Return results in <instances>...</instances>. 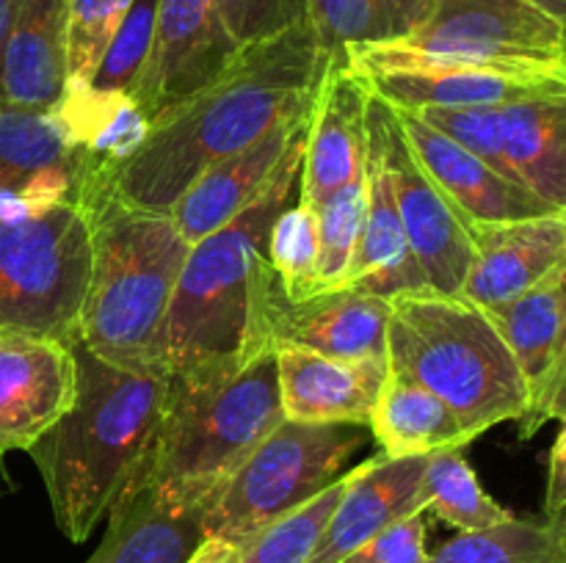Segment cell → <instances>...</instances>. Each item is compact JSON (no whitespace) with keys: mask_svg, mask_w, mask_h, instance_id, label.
Instances as JSON below:
<instances>
[{"mask_svg":"<svg viewBox=\"0 0 566 563\" xmlns=\"http://www.w3.org/2000/svg\"><path fill=\"white\" fill-rule=\"evenodd\" d=\"M423 511L459 533L495 528L514 517L486 495L462 447H440L426 456Z\"/></svg>","mask_w":566,"mask_h":563,"instance_id":"cell-30","label":"cell"},{"mask_svg":"<svg viewBox=\"0 0 566 563\" xmlns=\"http://www.w3.org/2000/svg\"><path fill=\"white\" fill-rule=\"evenodd\" d=\"M243 552H247V544H238V541L227 539H202V544L191 552L186 563H241Z\"/></svg>","mask_w":566,"mask_h":563,"instance_id":"cell-39","label":"cell"},{"mask_svg":"<svg viewBox=\"0 0 566 563\" xmlns=\"http://www.w3.org/2000/svg\"><path fill=\"white\" fill-rule=\"evenodd\" d=\"M368 132L381 149L403 235L423 270L426 285L442 296H462L473 259L468 224L415 158L396 110L374 94L368 103Z\"/></svg>","mask_w":566,"mask_h":563,"instance_id":"cell-11","label":"cell"},{"mask_svg":"<svg viewBox=\"0 0 566 563\" xmlns=\"http://www.w3.org/2000/svg\"><path fill=\"white\" fill-rule=\"evenodd\" d=\"M365 215V174L363 180L340 188L315 208L318 232V293L343 290L348 265L357 248Z\"/></svg>","mask_w":566,"mask_h":563,"instance_id":"cell-33","label":"cell"},{"mask_svg":"<svg viewBox=\"0 0 566 563\" xmlns=\"http://www.w3.org/2000/svg\"><path fill=\"white\" fill-rule=\"evenodd\" d=\"M133 0H66V86H86Z\"/></svg>","mask_w":566,"mask_h":563,"instance_id":"cell-34","label":"cell"},{"mask_svg":"<svg viewBox=\"0 0 566 563\" xmlns=\"http://www.w3.org/2000/svg\"><path fill=\"white\" fill-rule=\"evenodd\" d=\"M473 243L462 298L501 307L566 270V213L520 221H468Z\"/></svg>","mask_w":566,"mask_h":563,"instance_id":"cell-14","label":"cell"},{"mask_svg":"<svg viewBox=\"0 0 566 563\" xmlns=\"http://www.w3.org/2000/svg\"><path fill=\"white\" fill-rule=\"evenodd\" d=\"M280 423L274 348L169 373L153 445L119 500L144 489L169 511L205 508Z\"/></svg>","mask_w":566,"mask_h":563,"instance_id":"cell-2","label":"cell"},{"mask_svg":"<svg viewBox=\"0 0 566 563\" xmlns=\"http://www.w3.org/2000/svg\"><path fill=\"white\" fill-rule=\"evenodd\" d=\"M346 484L348 475H340L335 484L318 491L313 500H307L296 511L285 513L274 524L260 530L247 544L241 563H310L315 544H318L337 500L343 497Z\"/></svg>","mask_w":566,"mask_h":563,"instance_id":"cell-31","label":"cell"},{"mask_svg":"<svg viewBox=\"0 0 566 563\" xmlns=\"http://www.w3.org/2000/svg\"><path fill=\"white\" fill-rule=\"evenodd\" d=\"M202 508L169 511L149 491L122 497L86 563H186L202 544Z\"/></svg>","mask_w":566,"mask_h":563,"instance_id":"cell-25","label":"cell"},{"mask_svg":"<svg viewBox=\"0 0 566 563\" xmlns=\"http://www.w3.org/2000/svg\"><path fill=\"white\" fill-rule=\"evenodd\" d=\"M370 94L401 110L418 108H501L520 99L564 94V77L503 75V72L434 70L370 72L363 75Z\"/></svg>","mask_w":566,"mask_h":563,"instance_id":"cell-23","label":"cell"},{"mask_svg":"<svg viewBox=\"0 0 566 563\" xmlns=\"http://www.w3.org/2000/svg\"><path fill=\"white\" fill-rule=\"evenodd\" d=\"M426 511L398 519L396 524L376 533L340 563H426Z\"/></svg>","mask_w":566,"mask_h":563,"instance_id":"cell-37","label":"cell"},{"mask_svg":"<svg viewBox=\"0 0 566 563\" xmlns=\"http://www.w3.org/2000/svg\"><path fill=\"white\" fill-rule=\"evenodd\" d=\"M423 472L426 456L387 458L385 453L352 469L310 563H340L398 519L423 511Z\"/></svg>","mask_w":566,"mask_h":563,"instance_id":"cell-18","label":"cell"},{"mask_svg":"<svg viewBox=\"0 0 566 563\" xmlns=\"http://www.w3.org/2000/svg\"><path fill=\"white\" fill-rule=\"evenodd\" d=\"M227 31L238 44L276 36L307 20V0H216Z\"/></svg>","mask_w":566,"mask_h":563,"instance_id":"cell-36","label":"cell"},{"mask_svg":"<svg viewBox=\"0 0 566 563\" xmlns=\"http://www.w3.org/2000/svg\"><path fill=\"white\" fill-rule=\"evenodd\" d=\"M434 9V0H307V22L329 55L354 44L407 39Z\"/></svg>","mask_w":566,"mask_h":563,"instance_id":"cell-28","label":"cell"},{"mask_svg":"<svg viewBox=\"0 0 566 563\" xmlns=\"http://www.w3.org/2000/svg\"><path fill=\"white\" fill-rule=\"evenodd\" d=\"M86 213L94 263L77 346L127 370H164L166 318L191 243L169 213L130 208L111 191Z\"/></svg>","mask_w":566,"mask_h":563,"instance_id":"cell-4","label":"cell"},{"mask_svg":"<svg viewBox=\"0 0 566 563\" xmlns=\"http://www.w3.org/2000/svg\"><path fill=\"white\" fill-rule=\"evenodd\" d=\"M66 0H17L3 50V108L55 110L66 92Z\"/></svg>","mask_w":566,"mask_h":563,"instance_id":"cell-22","label":"cell"},{"mask_svg":"<svg viewBox=\"0 0 566 563\" xmlns=\"http://www.w3.org/2000/svg\"><path fill=\"white\" fill-rule=\"evenodd\" d=\"M75 403L31 447L55 524L81 544L136 480L158 431L169 375L127 370L72 346Z\"/></svg>","mask_w":566,"mask_h":563,"instance_id":"cell-3","label":"cell"},{"mask_svg":"<svg viewBox=\"0 0 566 563\" xmlns=\"http://www.w3.org/2000/svg\"><path fill=\"white\" fill-rule=\"evenodd\" d=\"M77 364L50 337L0 334V458L28 450L75 403Z\"/></svg>","mask_w":566,"mask_h":563,"instance_id":"cell-15","label":"cell"},{"mask_svg":"<svg viewBox=\"0 0 566 563\" xmlns=\"http://www.w3.org/2000/svg\"><path fill=\"white\" fill-rule=\"evenodd\" d=\"M310 110L274 125L252 147L219 160L188 185V191L177 199L169 215L191 246L208 237L210 232L230 224L243 208L254 202V196L263 191L265 182L276 171L280 160L285 158L296 132L307 125Z\"/></svg>","mask_w":566,"mask_h":563,"instance_id":"cell-19","label":"cell"},{"mask_svg":"<svg viewBox=\"0 0 566 563\" xmlns=\"http://www.w3.org/2000/svg\"><path fill=\"white\" fill-rule=\"evenodd\" d=\"M155 20H158V0H133L97 72L88 81V88L99 94H127L130 97L136 83L142 81L149 53H153Z\"/></svg>","mask_w":566,"mask_h":563,"instance_id":"cell-35","label":"cell"},{"mask_svg":"<svg viewBox=\"0 0 566 563\" xmlns=\"http://www.w3.org/2000/svg\"><path fill=\"white\" fill-rule=\"evenodd\" d=\"M368 103L370 88L346 55H329L315 92L304 138L298 202L318 208L340 188L363 180L368 158Z\"/></svg>","mask_w":566,"mask_h":563,"instance_id":"cell-13","label":"cell"},{"mask_svg":"<svg viewBox=\"0 0 566 563\" xmlns=\"http://www.w3.org/2000/svg\"><path fill=\"white\" fill-rule=\"evenodd\" d=\"M359 75L475 70L566 81V39L531 0H434L431 14L401 42L343 50Z\"/></svg>","mask_w":566,"mask_h":563,"instance_id":"cell-7","label":"cell"},{"mask_svg":"<svg viewBox=\"0 0 566 563\" xmlns=\"http://www.w3.org/2000/svg\"><path fill=\"white\" fill-rule=\"evenodd\" d=\"M346 287L374 293L390 301L392 296L429 290L426 276L403 235L401 215L392 196L385 158L368 132V158H365V215L357 248L346 274Z\"/></svg>","mask_w":566,"mask_h":563,"instance_id":"cell-21","label":"cell"},{"mask_svg":"<svg viewBox=\"0 0 566 563\" xmlns=\"http://www.w3.org/2000/svg\"><path fill=\"white\" fill-rule=\"evenodd\" d=\"M387 323L390 301L354 287L291 301L265 248L249 274V331L241 353L298 346L335 359H387Z\"/></svg>","mask_w":566,"mask_h":563,"instance_id":"cell-10","label":"cell"},{"mask_svg":"<svg viewBox=\"0 0 566 563\" xmlns=\"http://www.w3.org/2000/svg\"><path fill=\"white\" fill-rule=\"evenodd\" d=\"M304 138L307 125L296 132L254 202L230 224L188 248L166 318V375L243 351L249 331V274L254 257L269 248L276 215L298 196Z\"/></svg>","mask_w":566,"mask_h":563,"instance_id":"cell-6","label":"cell"},{"mask_svg":"<svg viewBox=\"0 0 566 563\" xmlns=\"http://www.w3.org/2000/svg\"><path fill=\"white\" fill-rule=\"evenodd\" d=\"M53 166L81 171V202L86 169L66 121L55 110L0 108V191H20L33 174Z\"/></svg>","mask_w":566,"mask_h":563,"instance_id":"cell-27","label":"cell"},{"mask_svg":"<svg viewBox=\"0 0 566 563\" xmlns=\"http://www.w3.org/2000/svg\"><path fill=\"white\" fill-rule=\"evenodd\" d=\"M426 563H566V522L517 519L473 533H459Z\"/></svg>","mask_w":566,"mask_h":563,"instance_id":"cell-29","label":"cell"},{"mask_svg":"<svg viewBox=\"0 0 566 563\" xmlns=\"http://www.w3.org/2000/svg\"><path fill=\"white\" fill-rule=\"evenodd\" d=\"M368 428L387 458L429 456L440 447H464L470 442L457 414L440 397L390 370Z\"/></svg>","mask_w":566,"mask_h":563,"instance_id":"cell-26","label":"cell"},{"mask_svg":"<svg viewBox=\"0 0 566 563\" xmlns=\"http://www.w3.org/2000/svg\"><path fill=\"white\" fill-rule=\"evenodd\" d=\"M392 108V105H390ZM396 110L401 130L426 174L451 199L459 215L468 221H520L558 213L517 182L497 174L492 166L475 158L470 149L426 125L412 110Z\"/></svg>","mask_w":566,"mask_h":563,"instance_id":"cell-17","label":"cell"},{"mask_svg":"<svg viewBox=\"0 0 566 563\" xmlns=\"http://www.w3.org/2000/svg\"><path fill=\"white\" fill-rule=\"evenodd\" d=\"M92 263V215L77 202L0 221V334L77 346Z\"/></svg>","mask_w":566,"mask_h":563,"instance_id":"cell-8","label":"cell"},{"mask_svg":"<svg viewBox=\"0 0 566 563\" xmlns=\"http://www.w3.org/2000/svg\"><path fill=\"white\" fill-rule=\"evenodd\" d=\"M497 130L512 180L566 213V92L501 105Z\"/></svg>","mask_w":566,"mask_h":563,"instance_id":"cell-24","label":"cell"},{"mask_svg":"<svg viewBox=\"0 0 566 563\" xmlns=\"http://www.w3.org/2000/svg\"><path fill=\"white\" fill-rule=\"evenodd\" d=\"M271 268L280 276V285L291 301L318 296V232H315V208L291 202L269 235Z\"/></svg>","mask_w":566,"mask_h":563,"instance_id":"cell-32","label":"cell"},{"mask_svg":"<svg viewBox=\"0 0 566 563\" xmlns=\"http://www.w3.org/2000/svg\"><path fill=\"white\" fill-rule=\"evenodd\" d=\"M11 489H14V484H11L9 469H6L3 458H0V495H6V491H11Z\"/></svg>","mask_w":566,"mask_h":563,"instance_id":"cell-43","label":"cell"},{"mask_svg":"<svg viewBox=\"0 0 566 563\" xmlns=\"http://www.w3.org/2000/svg\"><path fill=\"white\" fill-rule=\"evenodd\" d=\"M387 370L440 397L470 442L506 419H523L528 390L486 312L434 290L390 298Z\"/></svg>","mask_w":566,"mask_h":563,"instance_id":"cell-5","label":"cell"},{"mask_svg":"<svg viewBox=\"0 0 566 563\" xmlns=\"http://www.w3.org/2000/svg\"><path fill=\"white\" fill-rule=\"evenodd\" d=\"M238 53L216 0H158L153 53L130 97L153 127L210 86Z\"/></svg>","mask_w":566,"mask_h":563,"instance_id":"cell-12","label":"cell"},{"mask_svg":"<svg viewBox=\"0 0 566 563\" xmlns=\"http://www.w3.org/2000/svg\"><path fill=\"white\" fill-rule=\"evenodd\" d=\"M534 6H539L547 17L556 20V25L562 28L564 39H566V0H531Z\"/></svg>","mask_w":566,"mask_h":563,"instance_id":"cell-42","label":"cell"},{"mask_svg":"<svg viewBox=\"0 0 566 563\" xmlns=\"http://www.w3.org/2000/svg\"><path fill=\"white\" fill-rule=\"evenodd\" d=\"M545 517L566 522V414L562 417V431L551 447V461H547Z\"/></svg>","mask_w":566,"mask_h":563,"instance_id":"cell-38","label":"cell"},{"mask_svg":"<svg viewBox=\"0 0 566 563\" xmlns=\"http://www.w3.org/2000/svg\"><path fill=\"white\" fill-rule=\"evenodd\" d=\"M484 312L512 351L525 390H528V412L520 419V436L531 439L542 425H547L545 408L551 401L553 381H556L558 359H562L566 326L564 274L514 301L484 309Z\"/></svg>","mask_w":566,"mask_h":563,"instance_id":"cell-20","label":"cell"},{"mask_svg":"<svg viewBox=\"0 0 566 563\" xmlns=\"http://www.w3.org/2000/svg\"><path fill=\"white\" fill-rule=\"evenodd\" d=\"M564 296H566V270H564ZM566 414V326H564V346H562V359H558L556 381H553L551 401L545 408V423L551 419H562Z\"/></svg>","mask_w":566,"mask_h":563,"instance_id":"cell-40","label":"cell"},{"mask_svg":"<svg viewBox=\"0 0 566 563\" xmlns=\"http://www.w3.org/2000/svg\"><path fill=\"white\" fill-rule=\"evenodd\" d=\"M282 417L296 423L368 425L387 381V359H335L274 346Z\"/></svg>","mask_w":566,"mask_h":563,"instance_id":"cell-16","label":"cell"},{"mask_svg":"<svg viewBox=\"0 0 566 563\" xmlns=\"http://www.w3.org/2000/svg\"><path fill=\"white\" fill-rule=\"evenodd\" d=\"M365 442L368 425L296 423L282 417L205 502V539L213 535L249 544L260 530L335 484Z\"/></svg>","mask_w":566,"mask_h":563,"instance_id":"cell-9","label":"cell"},{"mask_svg":"<svg viewBox=\"0 0 566 563\" xmlns=\"http://www.w3.org/2000/svg\"><path fill=\"white\" fill-rule=\"evenodd\" d=\"M326 64L329 53L307 20L243 44L210 86L149 127L142 147L116 169L111 193L130 208L169 213L210 166L307 114Z\"/></svg>","mask_w":566,"mask_h":563,"instance_id":"cell-1","label":"cell"},{"mask_svg":"<svg viewBox=\"0 0 566 563\" xmlns=\"http://www.w3.org/2000/svg\"><path fill=\"white\" fill-rule=\"evenodd\" d=\"M14 9H17V0H0V75H3V50H6V39H9L11 20H14ZM0 108H3V99H0Z\"/></svg>","mask_w":566,"mask_h":563,"instance_id":"cell-41","label":"cell"}]
</instances>
